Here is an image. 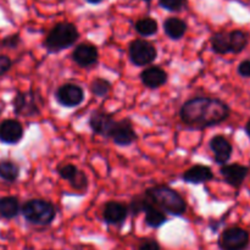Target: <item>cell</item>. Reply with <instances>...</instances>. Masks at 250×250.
Wrapping results in <instances>:
<instances>
[{
  "label": "cell",
  "mask_w": 250,
  "mask_h": 250,
  "mask_svg": "<svg viewBox=\"0 0 250 250\" xmlns=\"http://www.w3.org/2000/svg\"><path fill=\"white\" fill-rule=\"evenodd\" d=\"M88 2H90V4H98V2L103 1V0H87Z\"/></svg>",
  "instance_id": "obj_34"
},
{
  "label": "cell",
  "mask_w": 250,
  "mask_h": 250,
  "mask_svg": "<svg viewBox=\"0 0 250 250\" xmlns=\"http://www.w3.org/2000/svg\"><path fill=\"white\" fill-rule=\"evenodd\" d=\"M211 46L212 50L216 54L232 53V43H231V34L229 32H216L211 37Z\"/></svg>",
  "instance_id": "obj_19"
},
{
  "label": "cell",
  "mask_w": 250,
  "mask_h": 250,
  "mask_svg": "<svg viewBox=\"0 0 250 250\" xmlns=\"http://www.w3.org/2000/svg\"><path fill=\"white\" fill-rule=\"evenodd\" d=\"M229 105L216 98L197 97L187 100L180 111L183 124L193 128H207L226 121L229 116Z\"/></svg>",
  "instance_id": "obj_1"
},
{
  "label": "cell",
  "mask_w": 250,
  "mask_h": 250,
  "mask_svg": "<svg viewBox=\"0 0 250 250\" xmlns=\"http://www.w3.org/2000/svg\"><path fill=\"white\" fill-rule=\"evenodd\" d=\"M186 4V0H160V5L168 11H180Z\"/></svg>",
  "instance_id": "obj_29"
},
{
  "label": "cell",
  "mask_w": 250,
  "mask_h": 250,
  "mask_svg": "<svg viewBox=\"0 0 250 250\" xmlns=\"http://www.w3.org/2000/svg\"><path fill=\"white\" fill-rule=\"evenodd\" d=\"M110 89H111V84H110L109 81L104 80V78H97L92 82V85H90V90H92L93 94L95 97H106L109 94Z\"/></svg>",
  "instance_id": "obj_26"
},
{
  "label": "cell",
  "mask_w": 250,
  "mask_h": 250,
  "mask_svg": "<svg viewBox=\"0 0 250 250\" xmlns=\"http://www.w3.org/2000/svg\"><path fill=\"white\" fill-rule=\"evenodd\" d=\"M134 250H161V248L159 242L155 241V239H144L136 247Z\"/></svg>",
  "instance_id": "obj_30"
},
{
  "label": "cell",
  "mask_w": 250,
  "mask_h": 250,
  "mask_svg": "<svg viewBox=\"0 0 250 250\" xmlns=\"http://www.w3.org/2000/svg\"><path fill=\"white\" fill-rule=\"evenodd\" d=\"M20 212V203L15 197L0 198V215L4 219H14Z\"/></svg>",
  "instance_id": "obj_20"
},
{
  "label": "cell",
  "mask_w": 250,
  "mask_h": 250,
  "mask_svg": "<svg viewBox=\"0 0 250 250\" xmlns=\"http://www.w3.org/2000/svg\"><path fill=\"white\" fill-rule=\"evenodd\" d=\"M78 37L80 33L75 24L70 22H61L54 26L49 32L44 41V46L50 53H58L73 45L77 42Z\"/></svg>",
  "instance_id": "obj_3"
},
{
  "label": "cell",
  "mask_w": 250,
  "mask_h": 250,
  "mask_svg": "<svg viewBox=\"0 0 250 250\" xmlns=\"http://www.w3.org/2000/svg\"><path fill=\"white\" fill-rule=\"evenodd\" d=\"M249 232L242 227L226 229L217 239L220 250H247L249 248Z\"/></svg>",
  "instance_id": "obj_5"
},
{
  "label": "cell",
  "mask_w": 250,
  "mask_h": 250,
  "mask_svg": "<svg viewBox=\"0 0 250 250\" xmlns=\"http://www.w3.org/2000/svg\"><path fill=\"white\" fill-rule=\"evenodd\" d=\"M20 176V167L11 160L0 161V178L6 182H15Z\"/></svg>",
  "instance_id": "obj_22"
},
{
  "label": "cell",
  "mask_w": 250,
  "mask_h": 250,
  "mask_svg": "<svg viewBox=\"0 0 250 250\" xmlns=\"http://www.w3.org/2000/svg\"><path fill=\"white\" fill-rule=\"evenodd\" d=\"M11 67V60L7 56L0 55V76L5 75Z\"/></svg>",
  "instance_id": "obj_32"
},
{
  "label": "cell",
  "mask_w": 250,
  "mask_h": 250,
  "mask_svg": "<svg viewBox=\"0 0 250 250\" xmlns=\"http://www.w3.org/2000/svg\"><path fill=\"white\" fill-rule=\"evenodd\" d=\"M214 178L211 168L204 165H195L188 168L182 176V180L190 185H200V183H207Z\"/></svg>",
  "instance_id": "obj_16"
},
{
  "label": "cell",
  "mask_w": 250,
  "mask_h": 250,
  "mask_svg": "<svg viewBox=\"0 0 250 250\" xmlns=\"http://www.w3.org/2000/svg\"><path fill=\"white\" fill-rule=\"evenodd\" d=\"M146 1H149V0H146Z\"/></svg>",
  "instance_id": "obj_35"
},
{
  "label": "cell",
  "mask_w": 250,
  "mask_h": 250,
  "mask_svg": "<svg viewBox=\"0 0 250 250\" xmlns=\"http://www.w3.org/2000/svg\"><path fill=\"white\" fill-rule=\"evenodd\" d=\"M129 208L120 202H109L103 210V219L107 225H121L127 219Z\"/></svg>",
  "instance_id": "obj_13"
},
{
  "label": "cell",
  "mask_w": 250,
  "mask_h": 250,
  "mask_svg": "<svg viewBox=\"0 0 250 250\" xmlns=\"http://www.w3.org/2000/svg\"><path fill=\"white\" fill-rule=\"evenodd\" d=\"M238 73L242 77L250 78V60H244L239 63Z\"/></svg>",
  "instance_id": "obj_31"
},
{
  "label": "cell",
  "mask_w": 250,
  "mask_h": 250,
  "mask_svg": "<svg viewBox=\"0 0 250 250\" xmlns=\"http://www.w3.org/2000/svg\"><path fill=\"white\" fill-rule=\"evenodd\" d=\"M116 125L114 116L103 111H93L89 116V127L95 134L104 137H111L114 127Z\"/></svg>",
  "instance_id": "obj_8"
},
{
  "label": "cell",
  "mask_w": 250,
  "mask_h": 250,
  "mask_svg": "<svg viewBox=\"0 0 250 250\" xmlns=\"http://www.w3.org/2000/svg\"><path fill=\"white\" fill-rule=\"evenodd\" d=\"M14 109L17 115L22 116H36L39 114L37 95L32 92L19 93L14 100Z\"/></svg>",
  "instance_id": "obj_10"
},
{
  "label": "cell",
  "mask_w": 250,
  "mask_h": 250,
  "mask_svg": "<svg viewBox=\"0 0 250 250\" xmlns=\"http://www.w3.org/2000/svg\"><path fill=\"white\" fill-rule=\"evenodd\" d=\"M210 149L214 153L215 161L219 165H225L231 159L232 146L224 136H215L210 139Z\"/></svg>",
  "instance_id": "obj_15"
},
{
  "label": "cell",
  "mask_w": 250,
  "mask_h": 250,
  "mask_svg": "<svg viewBox=\"0 0 250 250\" xmlns=\"http://www.w3.org/2000/svg\"><path fill=\"white\" fill-rule=\"evenodd\" d=\"M151 204H153L151 200L149 199L148 195L144 193V194L137 195V197H134L133 199H132L131 204H129V211L133 215H138L141 214V212L146 211Z\"/></svg>",
  "instance_id": "obj_25"
},
{
  "label": "cell",
  "mask_w": 250,
  "mask_h": 250,
  "mask_svg": "<svg viewBox=\"0 0 250 250\" xmlns=\"http://www.w3.org/2000/svg\"><path fill=\"white\" fill-rule=\"evenodd\" d=\"M99 58L98 49L90 43H81L75 48L72 53V59L81 67H89L94 65Z\"/></svg>",
  "instance_id": "obj_12"
},
{
  "label": "cell",
  "mask_w": 250,
  "mask_h": 250,
  "mask_svg": "<svg viewBox=\"0 0 250 250\" xmlns=\"http://www.w3.org/2000/svg\"><path fill=\"white\" fill-rule=\"evenodd\" d=\"M23 137V127L16 120H5L0 124V141L5 144H16Z\"/></svg>",
  "instance_id": "obj_14"
},
{
  "label": "cell",
  "mask_w": 250,
  "mask_h": 250,
  "mask_svg": "<svg viewBox=\"0 0 250 250\" xmlns=\"http://www.w3.org/2000/svg\"><path fill=\"white\" fill-rule=\"evenodd\" d=\"M129 58L136 66H146L158 56L156 48L144 39H136L129 44Z\"/></svg>",
  "instance_id": "obj_6"
},
{
  "label": "cell",
  "mask_w": 250,
  "mask_h": 250,
  "mask_svg": "<svg viewBox=\"0 0 250 250\" xmlns=\"http://www.w3.org/2000/svg\"><path fill=\"white\" fill-rule=\"evenodd\" d=\"M220 173L224 177L225 182L229 183V186L234 188H238L243 185L246 181L247 176L249 173V167L247 166L241 165V164H231V165H225L221 166L220 168Z\"/></svg>",
  "instance_id": "obj_9"
},
{
  "label": "cell",
  "mask_w": 250,
  "mask_h": 250,
  "mask_svg": "<svg viewBox=\"0 0 250 250\" xmlns=\"http://www.w3.org/2000/svg\"><path fill=\"white\" fill-rule=\"evenodd\" d=\"M59 104L65 107H76L84 100V90L77 84L66 83L62 84L55 93Z\"/></svg>",
  "instance_id": "obj_7"
},
{
  "label": "cell",
  "mask_w": 250,
  "mask_h": 250,
  "mask_svg": "<svg viewBox=\"0 0 250 250\" xmlns=\"http://www.w3.org/2000/svg\"><path fill=\"white\" fill-rule=\"evenodd\" d=\"M70 185L77 190H84L85 188L88 187V178L87 176H85V173L82 172V171H78V173L76 175V177L71 181Z\"/></svg>",
  "instance_id": "obj_28"
},
{
  "label": "cell",
  "mask_w": 250,
  "mask_h": 250,
  "mask_svg": "<svg viewBox=\"0 0 250 250\" xmlns=\"http://www.w3.org/2000/svg\"><path fill=\"white\" fill-rule=\"evenodd\" d=\"M141 80L146 87L148 88H159L167 82V73L165 70L158 66H151L146 68L141 73Z\"/></svg>",
  "instance_id": "obj_17"
},
{
  "label": "cell",
  "mask_w": 250,
  "mask_h": 250,
  "mask_svg": "<svg viewBox=\"0 0 250 250\" xmlns=\"http://www.w3.org/2000/svg\"><path fill=\"white\" fill-rule=\"evenodd\" d=\"M78 171L80 170H78L75 165H72V164H67V165L59 168V175H60V177L62 178V180H66L68 181V182H71V181L76 177Z\"/></svg>",
  "instance_id": "obj_27"
},
{
  "label": "cell",
  "mask_w": 250,
  "mask_h": 250,
  "mask_svg": "<svg viewBox=\"0 0 250 250\" xmlns=\"http://www.w3.org/2000/svg\"><path fill=\"white\" fill-rule=\"evenodd\" d=\"M146 214V224L149 227H153V229H159V227L163 226L166 221H167V217L164 214V211L161 209H159L158 207H155L154 204H151L148 209L144 211Z\"/></svg>",
  "instance_id": "obj_21"
},
{
  "label": "cell",
  "mask_w": 250,
  "mask_h": 250,
  "mask_svg": "<svg viewBox=\"0 0 250 250\" xmlns=\"http://www.w3.org/2000/svg\"><path fill=\"white\" fill-rule=\"evenodd\" d=\"M24 219L32 225L48 226L55 220L56 209L50 202L43 199H31L21 209Z\"/></svg>",
  "instance_id": "obj_4"
},
{
  "label": "cell",
  "mask_w": 250,
  "mask_h": 250,
  "mask_svg": "<svg viewBox=\"0 0 250 250\" xmlns=\"http://www.w3.org/2000/svg\"><path fill=\"white\" fill-rule=\"evenodd\" d=\"M246 132H247V134H248V137L250 138V120L248 122H247V125H246Z\"/></svg>",
  "instance_id": "obj_33"
},
{
  "label": "cell",
  "mask_w": 250,
  "mask_h": 250,
  "mask_svg": "<svg viewBox=\"0 0 250 250\" xmlns=\"http://www.w3.org/2000/svg\"><path fill=\"white\" fill-rule=\"evenodd\" d=\"M164 31L171 39H181L187 32V23L178 17H170L164 22Z\"/></svg>",
  "instance_id": "obj_18"
},
{
  "label": "cell",
  "mask_w": 250,
  "mask_h": 250,
  "mask_svg": "<svg viewBox=\"0 0 250 250\" xmlns=\"http://www.w3.org/2000/svg\"><path fill=\"white\" fill-rule=\"evenodd\" d=\"M111 138L115 142V144L121 146H126L133 143L137 139V133L134 131L132 122L127 119L116 121L114 131L111 133Z\"/></svg>",
  "instance_id": "obj_11"
},
{
  "label": "cell",
  "mask_w": 250,
  "mask_h": 250,
  "mask_svg": "<svg viewBox=\"0 0 250 250\" xmlns=\"http://www.w3.org/2000/svg\"><path fill=\"white\" fill-rule=\"evenodd\" d=\"M136 31L143 37L153 36L158 32V22L150 17L142 19L136 22Z\"/></svg>",
  "instance_id": "obj_23"
},
{
  "label": "cell",
  "mask_w": 250,
  "mask_h": 250,
  "mask_svg": "<svg viewBox=\"0 0 250 250\" xmlns=\"http://www.w3.org/2000/svg\"><path fill=\"white\" fill-rule=\"evenodd\" d=\"M146 194L155 207L166 214L182 216L187 211V203L182 195L167 186H154L146 190Z\"/></svg>",
  "instance_id": "obj_2"
},
{
  "label": "cell",
  "mask_w": 250,
  "mask_h": 250,
  "mask_svg": "<svg viewBox=\"0 0 250 250\" xmlns=\"http://www.w3.org/2000/svg\"><path fill=\"white\" fill-rule=\"evenodd\" d=\"M229 34H231L232 53L238 54L243 51L246 46L248 45V34L243 31H239V29L229 32Z\"/></svg>",
  "instance_id": "obj_24"
}]
</instances>
